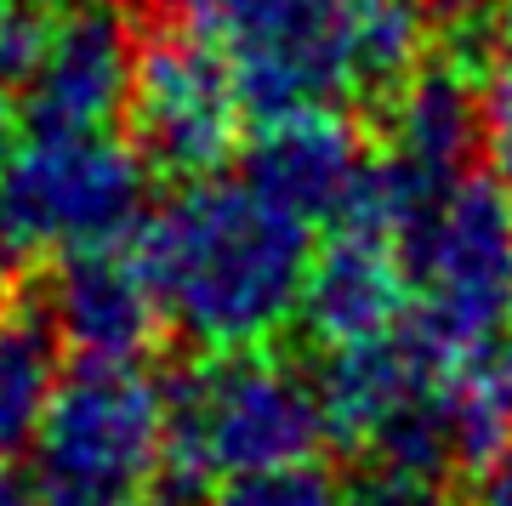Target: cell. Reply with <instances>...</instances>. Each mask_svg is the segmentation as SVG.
<instances>
[{
  "instance_id": "cell-1",
  "label": "cell",
  "mask_w": 512,
  "mask_h": 506,
  "mask_svg": "<svg viewBox=\"0 0 512 506\" xmlns=\"http://www.w3.org/2000/svg\"><path fill=\"white\" fill-rule=\"evenodd\" d=\"M165 325L205 353L274 342L302 313L313 228L245 177H194L137 228Z\"/></svg>"
},
{
  "instance_id": "cell-2",
  "label": "cell",
  "mask_w": 512,
  "mask_h": 506,
  "mask_svg": "<svg viewBox=\"0 0 512 506\" xmlns=\"http://www.w3.org/2000/svg\"><path fill=\"white\" fill-rule=\"evenodd\" d=\"M194 23L251 120L382 103L433 40L421 0H205Z\"/></svg>"
},
{
  "instance_id": "cell-3",
  "label": "cell",
  "mask_w": 512,
  "mask_h": 506,
  "mask_svg": "<svg viewBox=\"0 0 512 506\" xmlns=\"http://www.w3.org/2000/svg\"><path fill=\"white\" fill-rule=\"evenodd\" d=\"M171 467V398L143 359H80L29 438L35 506H137Z\"/></svg>"
},
{
  "instance_id": "cell-4",
  "label": "cell",
  "mask_w": 512,
  "mask_h": 506,
  "mask_svg": "<svg viewBox=\"0 0 512 506\" xmlns=\"http://www.w3.org/2000/svg\"><path fill=\"white\" fill-rule=\"evenodd\" d=\"M387 228L410 273V319L439 342L473 347L512 319V194L490 171H461L421 194H387Z\"/></svg>"
},
{
  "instance_id": "cell-5",
  "label": "cell",
  "mask_w": 512,
  "mask_h": 506,
  "mask_svg": "<svg viewBox=\"0 0 512 506\" xmlns=\"http://www.w3.org/2000/svg\"><path fill=\"white\" fill-rule=\"evenodd\" d=\"M148 160L120 131H23L0 165V268L137 239Z\"/></svg>"
},
{
  "instance_id": "cell-6",
  "label": "cell",
  "mask_w": 512,
  "mask_h": 506,
  "mask_svg": "<svg viewBox=\"0 0 512 506\" xmlns=\"http://www.w3.org/2000/svg\"><path fill=\"white\" fill-rule=\"evenodd\" d=\"M165 398H171V467L188 484H222L234 472L308 461L330 438L319 376L262 347L205 353V364L171 381Z\"/></svg>"
},
{
  "instance_id": "cell-7",
  "label": "cell",
  "mask_w": 512,
  "mask_h": 506,
  "mask_svg": "<svg viewBox=\"0 0 512 506\" xmlns=\"http://www.w3.org/2000/svg\"><path fill=\"white\" fill-rule=\"evenodd\" d=\"M245 103L217 40L205 29L160 23L137 40V69L126 97V137L148 160L154 177L194 182L211 177L239 154L245 137Z\"/></svg>"
},
{
  "instance_id": "cell-8",
  "label": "cell",
  "mask_w": 512,
  "mask_h": 506,
  "mask_svg": "<svg viewBox=\"0 0 512 506\" xmlns=\"http://www.w3.org/2000/svg\"><path fill=\"white\" fill-rule=\"evenodd\" d=\"M137 69V12L126 0H52V23L23 74V131H114Z\"/></svg>"
},
{
  "instance_id": "cell-9",
  "label": "cell",
  "mask_w": 512,
  "mask_h": 506,
  "mask_svg": "<svg viewBox=\"0 0 512 506\" xmlns=\"http://www.w3.org/2000/svg\"><path fill=\"white\" fill-rule=\"evenodd\" d=\"M239 177L302 217L313 234L353 217L376 177V143L353 131L348 109H296L256 120V137L239 148Z\"/></svg>"
},
{
  "instance_id": "cell-10",
  "label": "cell",
  "mask_w": 512,
  "mask_h": 506,
  "mask_svg": "<svg viewBox=\"0 0 512 506\" xmlns=\"http://www.w3.org/2000/svg\"><path fill=\"white\" fill-rule=\"evenodd\" d=\"M376 182L387 194H421L473 171L484 154V91L461 57H421L382 103Z\"/></svg>"
},
{
  "instance_id": "cell-11",
  "label": "cell",
  "mask_w": 512,
  "mask_h": 506,
  "mask_svg": "<svg viewBox=\"0 0 512 506\" xmlns=\"http://www.w3.org/2000/svg\"><path fill=\"white\" fill-rule=\"evenodd\" d=\"M404 313H410V273H404L399 239L376 205V177H370L365 205L325 228V239L313 245L296 319L325 353H336V347L393 330Z\"/></svg>"
},
{
  "instance_id": "cell-12",
  "label": "cell",
  "mask_w": 512,
  "mask_h": 506,
  "mask_svg": "<svg viewBox=\"0 0 512 506\" xmlns=\"http://www.w3.org/2000/svg\"><path fill=\"white\" fill-rule=\"evenodd\" d=\"M40 302L52 313L63 347H74L80 359H148V347L165 330L137 239L52 256V285Z\"/></svg>"
},
{
  "instance_id": "cell-13",
  "label": "cell",
  "mask_w": 512,
  "mask_h": 506,
  "mask_svg": "<svg viewBox=\"0 0 512 506\" xmlns=\"http://www.w3.org/2000/svg\"><path fill=\"white\" fill-rule=\"evenodd\" d=\"M57 353H63V336L46 302H0V461L29 450L63 381Z\"/></svg>"
},
{
  "instance_id": "cell-14",
  "label": "cell",
  "mask_w": 512,
  "mask_h": 506,
  "mask_svg": "<svg viewBox=\"0 0 512 506\" xmlns=\"http://www.w3.org/2000/svg\"><path fill=\"white\" fill-rule=\"evenodd\" d=\"M211 506H348L342 484L319 461H279V467L234 472L211 484Z\"/></svg>"
},
{
  "instance_id": "cell-15",
  "label": "cell",
  "mask_w": 512,
  "mask_h": 506,
  "mask_svg": "<svg viewBox=\"0 0 512 506\" xmlns=\"http://www.w3.org/2000/svg\"><path fill=\"white\" fill-rule=\"evenodd\" d=\"M484 160L490 177L512 194V63H490L484 80Z\"/></svg>"
},
{
  "instance_id": "cell-16",
  "label": "cell",
  "mask_w": 512,
  "mask_h": 506,
  "mask_svg": "<svg viewBox=\"0 0 512 506\" xmlns=\"http://www.w3.org/2000/svg\"><path fill=\"white\" fill-rule=\"evenodd\" d=\"M461 506H512V438H501L490 455H478V472Z\"/></svg>"
},
{
  "instance_id": "cell-17",
  "label": "cell",
  "mask_w": 512,
  "mask_h": 506,
  "mask_svg": "<svg viewBox=\"0 0 512 506\" xmlns=\"http://www.w3.org/2000/svg\"><path fill=\"white\" fill-rule=\"evenodd\" d=\"M353 506H444V495L433 478H376L365 489V501Z\"/></svg>"
},
{
  "instance_id": "cell-18",
  "label": "cell",
  "mask_w": 512,
  "mask_h": 506,
  "mask_svg": "<svg viewBox=\"0 0 512 506\" xmlns=\"http://www.w3.org/2000/svg\"><path fill=\"white\" fill-rule=\"evenodd\" d=\"M490 63H512V0H495L490 12V40H484Z\"/></svg>"
},
{
  "instance_id": "cell-19",
  "label": "cell",
  "mask_w": 512,
  "mask_h": 506,
  "mask_svg": "<svg viewBox=\"0 0 512 506\" xmlns=\"http://www.w3.org/2000/svg\"><path fill=\"white\" fill-rule=\"evenodd\" d=\"M126 6L154 23H183V18H200L205 12V0H126Z\"/></svg>"
},
{
  "instance_id": "cell-20",
  "label": "cell",
  "mask_w": 512,
  "mask_h": 506,
  "mask_svg": "<svg viewBox=\"0 0 512 506\" xmlns=\"http://www.w3.org/2000/svg\"><path fill=\"white\" fill-rule=\"evenodd\" d=\"M0 506H35V501H29V484H23L6 461H0Z\"/></svg>"
},
{
  "instance_id": "cell-21",
  "label": "cell",
  "mask_w": 512,
  "mask_h": 506,
  "mask_svg": "<svg viewBox=\"0 0 512 506\" xmlns=\"http://www.w3.org/2000/svg\"><path fill=\"white\" fill-rule=\"evenodd\" d=\"M6 154H12V137H6V114H0V165H6Z\"/></svg>"
},
{
  "instance_id": "cell-22",
  "label": "cell",
  "mask_w": 512,
  "mask_h": 506,
  "mask_svg": "<svg viewBox=\"0 0 512 506\" xmlns=\"http://www.w3.org/2000/svg\"><path fill=\"white\" fill-rule=\"evenodd\" d=\"M137 506H183V501H171V495H148V501H137Z\"/></svg>"
}]
</instances>
